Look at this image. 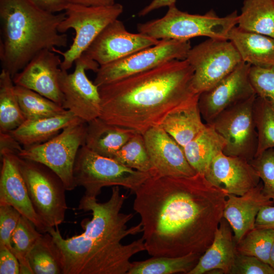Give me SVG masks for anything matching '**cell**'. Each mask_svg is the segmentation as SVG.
<instances>
[{
    "instance_id": "obj_1",
    "label": "cell",
    "mask_w": 274,
    "mask_h": 274,
    "mask_svg": "<svg viewBox=\"0 0 274 274\" xmlns=\"http://www.w3.org/2000/svg\"><path fill=\"white\" fill-rule=\"evenodd\" d=\"M146 251L152 256L202 255L223 218L226 193L198 173L151 177L134 192Z\"/></svg>"
},
{
    "instance_id": "obj_2",
    "label": "cell",
    "mask_w": 274,
    "mask_h": 274,
    "mask_svg": "<svg viewBox=\"0 0 274 274\" xmlns=\"http://www.w3.org/2000/svg\"><path fill=\"white\" fill-rule=\"evenodd\" d=\"M119 186H113L108 200L84 195L78 209L91 211L92 218L82 222L84 231L70 238L62 237L58 226L48 232L53 236L64 259L63 274H127L135 254L146 251L142 237L128 244L122 240L142 232L140 223L128 227L132 213L121 212L127 198Z\"/></svg>"
},
{
    "instance_id": "obj_3",
    "label": "cell",
    "mask_w": 274,
    "mask_h": 274,
    "mask_svg": "<svg viewBox=\"0 0 274 274\" xmlns=\"http://www.w3.org/2000/svg\"><path fill=\"white\" fill-rule=\"evenodd\" d=\"M194 71L187 60L175 59L99 87V118L143 134L194 94Z\"/></svg>"
},
{
    "instance_id": "obj_4",
    "label": "cell",
    "mask_w": 274,
    "mask_h": 274,
    "mask_svg": "<svg viewBox=\"0 0 274 274\" xmlns=\"http://www.w3.org/2000/svg\"><path fill=\"white\" fill-rule=\"evenodd\" d=\"M65 14L45 11L30 0H0V60L12 77L40 52L65 47L58 27Z\"/></svg>"
},
{
    "instance_id": "obj_5",
    "label": "cell",
    "mask_w": 274,
    "mask_h": 274,
    "mask_svg": "<svg viewBox=\"0 0 274 274\" xmlns=\"http://www.w3.org/2000/svg\"><path fill=\"white\" fill-rule=\"evenodd\" d=\"M237 18L236 11L219 17L213 10L203 15L192 14L174 5L168 7L161 18L140 23L137 29L139 32L159 40H189L199 36L228 40L230 31L237 25Z\"/></svg>"
},
{
    "instance_id": "obj_6",
    "label": "cell",
    "mask_w": 274,
    "mask_h": 274,
    "mask_svg": "<svg viewBox=\"0 0 274 274\" xmlns=\"http://www.w3.org/2000/svg\"><path fill=\"white\" fill-rule=\"evenodd\" d=\"M73 174L77 186L85 189L84 195L95 198L105 187L122 186L134 193L151 177L148 173L127 167L112 158L100 155L85 145L78 152Z\"/></svg>"
},
{
    "instance_id": "obj_7",
    "label": "cell",
    "mask_w": 274,
    "mask_h": 274,
    "mask_svg": "<svg viewBox=\"0 0 274 274\" xmlns=\"http://www.w3.org/2000/svg\"><path fill=\"white\" fill-rule=\"evenodd\" d=\"M17 163L36 213L49 227L58 226L64 221L67 209L62 181L41 163L18 155Z\"/></svg>"
},
{
    "instance_id": "obj_8",
    "label": "cell",
    "mask_w": 274,
    "mask_h": 274,
    "mask_svg": "<svg viewBox=\"0 0 274 274\" xmlns=\"http://www.w3.org/2000/svg\"><path fill=\"white\" fill-rule=\"evenodd\" d=\"M87 125L83 121L71 124L44 143L22 148L18 155L47 166L60 178L66 191H72L77 187L74 165L79 149L85 143Z\"/></svg>"
},
{
    "instance_id": "obj_9",
    "label": "cell",
    "mask_w": 274,
    "mask_h": 274,
    "mask_svg": "<svg viewBox=\"0 0 274 274\" xmlns=\"http://www.w3.org/2000/svg\"><path fill=\"white\" fill-rule=\"evenodd\" d=\"M123 7L118 3L110 6L91 7L70 4L65 10V17L59 24L60 33L70 29L75 32L73 42L64 52L54 51L62 55V70L67 71L76 59L87 50L95 38L113 21L122 14Z\"/></svg>"
},
{
    "instance_id": "obj_10",
    "label": "cell",
    "mask_w": 274,
    "mask_h": 274,
    "mask_svg": "<svg viewBox=\"0 0 274 274\" xmlns=\"http://www.w3.org/2000/svg\"><path fill=\"white\" fill-rule=\"evenodd\" d=\"M186 59L194 71L192 89L199 94L214 86L243 61L231 41L211 38L191 47Z\"/></svg>"
},
{
    "instance_id": "obj_11",
    "label": "cell",
    "mask_w": 274,
    "mask_h": 274,
    "mask_svg": "<svg viewBox=\"0 0 274 274\" xmlns=\"http://www.w3.org/2000/svg\"><path fill=\"white\" fill-rule=\"evenodd\" d=\"M189 40H161L157 44L99 66L94 83L98 87L175 59H186Z\"/></svg>"
},
{
    "instance_id": "obj_12",
    "label": "cell",
    "mask_w": 274,
    "mask_h": 274,
    "mask_svg": "<svg viewBox=\"0 0 274 274\" xmlns=\"http://www.w3.org/2000/svg\"><path fill=\"white\" fill-rule=\"evenodd\" d=\"M256 95L227 108L210 123L226 141L223 153L250 161L255 156L258 135L253 105Z\"/></svg>"
},
{
    "instance_id": "obj_13",
    "label": "cell",
    "mask_w": 274,
    "mask_h": 274,
    "mask_svg": "<svg viewBox=\"0 0 274 274\" xmlns=\"http://www.w3.org/2000/svg\"><path fill=\"white\" fill-rule=\"evenodd\" d=\"M74 63L72 73L61 70L59 75L60 88L63 95L61 106L88 123L99 117L101 100L98 87L88 79L85 71L96 72L99 65L84 54Z\"/></svg>"
},
{
    "instance_id": "obj_14",
    "label": "cell",
    "mask_w": 274,
    "mask_h": 274,
    "mask_svg": "<svg viewBox=\"0 0 274 274\" xmlns=\"http://www.w3.org/2000/svg\"><path fill=\"white\" fill-rule=\"evenodd\" d=\"M160 40L142 33H131L118 19L106 26L83 53L99 66L117 60Z\"/></svg>"
},
{
    "instance_id": "obj_15",
    "label": "cell",
    "mask_w": 274,
    "mask_h": 274,
    "mask_svg": "<svg viewBox=\"0 0 274 274\" xmlns=\"http://www.w3.org/2000/svg\"><path fill=\"white\" fill-rule=\"evenodd\" d=\"M251 66L242 61L214 86L199 94V107L207 123L227 108L256 95L249 78Z\"/></svg>"
},
{
    "instance_id": "obj_16",
    "label": "cell",
    "mask_w": 274,
    "mask_h": 274,
    "mask_svg": "<svg viewBox=\"0 0 274 274\" xmlns=\"http://www.w3.org/2000/svg\"><path fill=\"white\" fill-rule=\"evenodd\" d=\"M2 165L0 175V204L11 206L28 219L41 233L50 228L36 213L30 199L25 181L17 163L18 152L0 148Z\"/></svg>"
},
{
    "instance_id": "obj_17",
    "label": "cell",
    "mask_w": 274,
    "mask_h": 274,
    "mask_svg": "<svg viewBox=\"0 0 274 274\" xmlns=\"http://www.w3.org/2000/svg\"><path fill=\"white\" fill-rule=\"evenodd\" d=\"M143 135L152 165L151 177H183L197 174L183 147L160 126L149 129Z\"/></svg>"
},
{
    "instance_id": "obj_18",
    "label": "cell",
    "mask_w": 274,
    "mask_h": 274,
    "mask_svg": "<svg viewBox=\"0 0 274 274\" xmlns=\"http://www.w3.org/2000/svg\"><path fill=\"white\" fill-rule=\"evenodd\" d=\"M61 62L56 52L44 50L13 76V82L15 85L32 90L61 106L63 95L59 82Z\"/></svg>"
},
{
    "instance_id": "obj_19",
    "label": "cell",
    "mask_w": 274,
    "mask_h": 274,
    "mask_svg": "<svg viewBox=\"0 0 274 274\" xmlns=\"http://www.w3.org/2000/svg\"><path fill=\"white\" fill-rule=\"evenodd\" d=\"M204 176L213 186L227 194L243 195L257 186L260 179L247 159L221 152L210 163Z\"/></svg>"
},
{
    "instance_id": "obj_20",
    "label": "cell",
    "mask_w": 274,
    "mask_h": 274,
    "mask_svg": "<svg viewBox=\"0 0 274 274\" xmlns=\"http://www.w3.org/2000/svg\"><path fill=\"white\" fill-rule=\"evenodd\" d=\"M262 187L260 181L257 186L243 195H226L223 217L232 229L235 244L255 228L256 218L260 210L265 206L274 204L271 199L264 195Z\"/></svg>"
},
{
    "instance_id": "obj_21",
    "label": "cell",
    "mask_w": 274,
    "mask_h": 274,
    "mask_svg": "<svg viewBox=\"0 0 274 274\" xmlns=\"http://www.w3.org/2000/svg\"><path fill=\"white\" fill-rule=\"evenodd\" d=\"M235 255L233 231L229 223L223 217L211 245L188 274L208 273L213 269H219L225 274H231Z\"/></svg>"
},
{
    "instance_id": "obj_22",
    "label": "cell",
    "mask_w": 274,
    "mask_h": 274,
    "mask_svg": "<svg viewBox=\"0 0 274 274\" xmlns=\"http://www.w3.org/2000/svg\"><path fill=\"white\" fill-rule=\"evenodd\" d=\"M199 94H194L172 111L160 126L181 146L184 147L206 127L198 105Z\"/></svg>"
},
{
    "instance_id": "obj_23",
    "label": "cell",
    "mask_w": 274,
    "mask_h": 274,
    "mask_svg": "<svg viewBox=\"0 0 274 274\" xmlns=\"http://www.w3.org/2000/svg\"><path fill=\"white\" fill-rule=\"evenodd\" d=\"M81 121L83 120L67 110L57 116L26 119L10 133L24 148L44 143L65 127Z\"/></svg>"
},
{
    "instance_id": "obj_24",
    "label": "cell",
    "mask_w": 274,
    "mask_h": 274,
    "mask_svg": "<svg viewBox=\"0 0 274 274\" xmlns=\"http://www.w3.org/2000/svg\"><path fill=\"white\" fill-rule=\"evenodd\" d=\"M228 40L238 51L243 61L258 67L274 66V38L243 30L235 26Z\"/></svg>"
},
{
    "instance_id": "obj_25",
    "label": "cell",
    "mask_w": 274,
    "mask_h": 274,
    "mask_svg": "<svg viewBox=\"0 0 274 274\" xmlns=\"http://www.w3.org/2000/svg\"><path fill=\"white\" fill-rule=\"evenodd\" d=\"M135 132L98 117L87 123L85 145L100 155L112 158Z\"/></svg>"
},
{
    "instance_id": "obj_26",
    "label": "cell",
    "mask_w": 274,
    "mask_h": 274,
    "mask_svg": "<svg viewBox=\"0 0 274 274\" xmlns=\"http://www.w3.org/2000/svg\"><path fill=\"white\" fill-rule=\"evenodd\" d=\"M226 145L225 139L206 123L204 128L183 147L186 159L197 173L203 175L213 158L223 152Z\"/></svg>"
},
{
    "instance_id": "obj_27",
    "label": "cell",
    "mask_w": 274,
    "mask_h": 274,
    "mask_svg": "<svg viewBox=\"0 0 274 274\" xmlns=\"http://www.w3.org/2000/svg\"><path fill=\"white\" fill-rule=\"evenodd\" d=\"M237 25L245 31L274 38L273 0H244Z\"/></svg>"
},
{
    "instance_id": "obj_28",
    "label": "cell",
    "mask_w": 274,
    "mask_h": 274,
    "mask_svg": "<svg viewBox=\"0 0 274 274\" xmlns=\"http://www.w3.org/2000/svg\"><path fill=\"white\" fill-rule=\"evenodd\" d=\"M28 260L33 274H63V255L49 232L43 233L38 239Z\"/></svg>"
},
{
    "instance_id": "obj_29",
    "label": "cell",
    "mask_w": 274,
    "mask_h": 274,
    "mask_svg": "<svg viewBox=\"0 0 274 274\" xmlns=\"http://www.w3.org/2000/svg\"><path fill=\"white\" fill-rule=\"evenodd\" d=\"M201 256L190 253L179 257L152 256L145 260L131 262L127 274H188Z\"/></svg>"
},
{
    "instance_id": "obj_30",
    "label": "cell",
    "mask_w": 274,
    "mask_h": 274,
    "mask_svg": "<svg viewBox=\"0 0 274 274\" xmlns=\"http://www.w3.org/2000/svg\"><path fill=\"white\" fill-rule=\"evenodd\" d=\"M10 73L2 69L0 74V132H10L25 120Z\"/></svg>"
},
{
    "instance_id": "obj_31",
    "label": "cell",
    "mask_w": 274,
    "mask_h": 274,
    "mask_svg": "<svg viewBox=\"0 0 274 274\" xmlns=\"http://www.w3.org/2000/svg\"><path fill=\"white\" fill-rule=\"evenodd\" d=\"M15 91L26 119H36L62 114L67 110L39 93L15 85Z\"/></svg>"
},
{
    "instance_id": "obj_32",
    "label": "cell",
    "mask_w": 274,
    "mask_h": 274,
    "mask_svg": "<svg viewBox=\"0 0 274 274\" xmlns=\"http://www.w3.org/2000/svg\"><path fill=\"white\" fill-rule=\"evenodd\" d=\"M42 234L32 222L21 215L11 238L12 252L19 262L20 273L33 274L28 256Z\"/></svg>"
},
{
    "instance_id": "obj_33",
    "label": "cell",
    "mask_w": 274,
    "mask_h": 274,
    "mask_svg": "<svg viewBox=\"0 0 274 274\" xmlns=\"http://www.w3.org/2000/svg\"><path fill=\"white\" fill-rule=\"evenodd\" d=\"M112 158L127 167L151 176L152 165L143 134L135 132Z\"/></svg>"
},
{
    "instance_id": "obj_34",
    "label": "cell",
    "mask_w": 274,
    "mask_h": 274,
    "mask_svg": "<svg viewBox=\"0 0 274 274\" xmlns=\"http://www.w3.org/2000/svg\"><path fill=\"white\" fill-rule=\"evenodd\" d=\"M253 114L258 135L256 156L274 148V107L268 100L257 96Z\"/></svg>"
},
{
    "instance_id": "obj_35",
    "label": "cell",
    "mask_w": 274,
    "mask_h": 274,
    "mask_svg": "<svg viewBox=\"0 0 274 274\" xmlns=\"http://www.w3.org/2000/svg\"><path fill=\"white\" fill-rule=\"evenodd\" d=\"M273 243V230L254 228L235 244V250L237 253L256 257L269 264Z\"/></svg>"
},
{
    "instance_id": "obj_36",
    "label": "cell",
    "mask_w": 274,
    "mask_h": 274,
    "mask_svg": "<svg viewBox=\"0 0 274 274\" xmlns=\"http://www.w3.org/2000/svg\"><path fill=\"white\" fill-rule=\"evenodd\" d=\"M249 162L262 181L263 193L274 202V148L266 150Z\"/></svg>"
},
{
    "instance_id": "obj_37",
    "label": "cell",
    "mask_w": 274,
    "mask_h": 274,
    "mask_svg": "<svg viewBox=\"0 0 274 274\" xmlns=\"http://www.w3.org/2000/svg\"><path fill=\"white\" fill-rule=\"evenodd\" d=\"M249 78L256 95L268 100L274 107V66L251 65Z\"/></svg>"
},
{
    "instance_id": "obj_38",
    "label": "cell",
    "mask_w": 274,
    "mask_h": 274,
    "mask_svg": "<svg viewBox=\"0 0 274 274\" xmlns=\"http://www.w3.org/2000/svg\"><path fill=\"white\" fill-rule=\"evenodd\" d=\"M21 215L11 206L0 204V246L7 247L11 251L12 235Z\"/></svg>"
},
{
    "instance_id": "obj_39",
    "label": "cell",
    "mask_w": 274,
    "mask_h": 274,
    "mask_svg": "<svg viewBox=\"0 0 274 274\" xmlns=\"http://www.w3.org/2000/svg\"><path fill=\"white\" fill-rule=\"evenodd\" d=\"M231 274H274V269L258 258L236 253Z\"/></svg>"
},
{
    "instance_id": "obj_40",
    "label": "cell",
    "mask_w": 274,
    "mask_h": 274,
    "mask_svg": "<svg viewBox=\"0 0 274 274\" xmlns=\"http://www.w3.org/2000/svg\"><path fill=\"white\" fill-rule=\"evenodd\" d=\"M20 264L7 247L0 246V274H20Z\"/></svg>"
},
{
    "instance_id": "obj_41",
    "label": "cell",
    "mask_w": 274,
    "mask_h": 274,
    "mask_svg": "<svg viewBox=\"0 0 274 274\" xmlns=\"http://www.w3.org/2000/svg\"><path fill=\"white\" fill-rule=\"evenodd\" d=\"M255 228L274 230V206H265L259 211L255 220Z\"/></svg>"
},
{
    "instance_id": "obj_42",
    "label": "cell",
    "mask_w": 274,
    "mask_h": 274,
    "mask_svg": "<svg viewBox=\"0 0 274 274\" xmlns=\"http://www.w3.org/2000/svg\"><path fill=\"white\" fill-rule=\"evenodd\" d=\"M39 8L53 13L65 11L71 4L70 0H30Z\"/></svg>"
},
{
    "instance_id": "obj_43",
    "label": "cell",
    "mask_w": 274,
    "mask_h": 274,
    "mask_svg": "<svg viewBox=\"0 0 274 274\" xmlns=\"http://www.w3.org/2000/svg\"><path fill=\"white\" fill-rule=\"evenodd\" d=\"M177 0H152L151 3L145 7L139 12V16L147 15L152 11L162 7H167L168 8L176 5Z\"/></svg>"
},
{
    "instance_id": "obj_44",
    "label": "cell",
    "mask_w": 274,
    "mask_h": 274,
    "mask_svg": "<svg viewBox=\"0 0 274 274\" xmlns=\"http://www.w3.org/2000/svg\"><path fill=\"white\" fill-rule=\"evenodd\" d=\"M71 4L85 6H107L114 4L115 0H70Z\"/></svg>"
},
{
    "instance_id": "obj_45",
    "label": "cell",
    "mask_w": 274,
    "mask_h": 274,
    "mask_svg": "<svg viewBox=\"0 0 274 274\" xmlns=\"http://www.w3.org/2000/svg\"><path fill=\"white\" fill-rule=\"evenodd\" d=\"M269 264L274 269V243L270 252Z\"/></svg>"
},
{
    "instance_id": "obj_46",
    "label": "cell",
    "mask_w": 274,
    "mask_h": 274,
    "mask_svg": "<svg viewBox=\"0 0 274 274\" xmlns=\"http://www.w3.org/2000/svg\"><path fill=\"white\" fill-rule=\"evenodd\" d=\"M273 1H274V0H273Z\"/></svg>"
}]
</instances>
